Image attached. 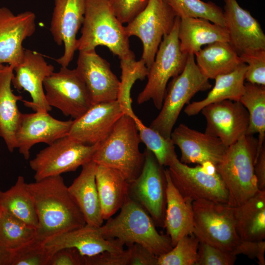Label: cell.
Masks as SVG:
<instances>
[{
    "mask_svg": "<svg viewBox=\"0 0 265 265\" xmlns=\"http://www.w3.org/2000/svg\"><path fill=\"white\" fill-rule=\"evenodd\" d=\"M38 218L35 238L42 242L86 223L61 175L26 183Z\"/></svg>",
    "mask_w": 265,
    "mask_h": 265,
    "instance_id": "cell-1",
    "label": "cell"
},
{
    "mask_svg": "<svg viewBox=\"0 0 265 265\" xmlns=\"http://www.w3.org/2000/svg\"><path fill=\"white\" fill-rule=\"evenodd\" d=\"M120 213L100 227L103 236L117 238L128 246L139 244L159 257L173 247L168 235L157 230L151 216L136 201L128 196Z\"/></svg>",
    "mask_w": 265,
    "mask_h": 265,
    "instance_id": "cell-2",
    "label": "cell"
},
{
    "mask_svg": "<svg viewBox=\"0 0 265 265\" xmlns=\"http://www.w3.org/2000/svg\"><path fill=\"white\" fill-rule=\"evenodd\" d=\"M107 47L120 59L135 58L130 49L129 37L125 26L117 19L109 0H85L84 19L77 50Z\"/></svg>",
    "mask_w": 265,
    "mask_h": 265,
    "instance_id": "cell-3",
    "label": "cell"
},
{
    "mask_svg": "<svg viewBox=\"0 0 265 265\" xmlns=\"http://www.w3.org/2000/svg\"><path fill=\"white\" fill-rule=\"evenodd\" d=\"M140 142L134 120L124 114L98 144L92 160L117 170L130 183L138 177L144 165L145 155L139 150Z\"/></svg>",
    "mask_w": 265,
    "mask_h": 265,
    "instance_id": "cell-4",
    "label": "cell"
},
{
    "mask_svg": "<svg viewBox=\"0 0 265 265\" xmlns=\"http://www.w3.org/2000/svg\"><path fill=\"white\" fill-rule=\"evenodd\" d=\"M257 144L253 135L242 136L228 147L216 166L227 188L231 207L240 205L259 190L254 170Z\"/></svg>",
    "mask_w": 265,
    "mask_h": 265,
    "instance_id": "cell-5",
    "label": "cell"
},
{
    "mask_svg": "<svg viewBox=\"0 0 265 265\" xmlns=\"http://www.w3.org/2000/svg\"><path fill=\"white\" fill-rule=\"evenodd\" d=\"M212 87L209 79L197 66L193 54H188L183 71L172 78L166 87L160 111L150 127L166 139H170L173 127L186 104L198 92Z\"/></svg>",
    "mask_w": 265,
    "mask_h": 265,
    "instance_id": "cell-6",
    "label": "cell"
},
{
    "mask_svg": "<svg viewBox=\"0 0 265 265\" xmlns=\"http://www.w3.org/2000/svg\"><path fill=\"white\" fill-rule=\"evenodd\" d=\"M180 22V18L177 16L172 30L163 37L149 69L147 82L138 95V104L152 100L156 108L160 110L169 80L179 75L184 69L188 54L180 49L178 36Z\"/></svg>",
    "mask_w": 265,
    "mask_h": 265,
    "instance_id": "cell-7",
    "label": "cell"
},
{
    "mask_svg": "<svg viewBox=\"0 0 265 265\" xmlns=\"http://www.w3.org/2000/svg\"><path fill=\"white\" fill-rule=\"evenodd\" d=\"M166 166L173 184L184 197L192 201L206 199L228 204L227 188L215 166L211 162L189 166L178 159L174 150Z\"/></svg>",
    "mask_w": 265,
    "mask_h": 265,
    "instance_id": "cell-8",
    "label": "cell"
},
{
    "mask_svg": "<svg viewBox=\"0 0 265 265\" xmlns=\"http://www.w3.org/2000/svg\"><path fill=\"white\" fill-rule=\"evenodd\" d=\"M192 208L193 234L201 241L235 255L241 240L236 229L233 207L228 204L198 199L192 202Z\"/></svg>",
    "mask_w": 265,
    "mask_h": 265,
    "instance_id": "cell-9",
    "label": "cell"
},
{
    "mask_svg": "<svg viewBox=\"0 0 265 265\" xmlns=\"http://www.w3.org/2000/svg\"><path fill=\"white\" fill-rule=\"evenodd\" d=\"M98 145H85L68 135L56 140L29 161L35 180L76 171L92 160Z\"/></svg>",
    "mask_w": 265,
    "mask_h": 265,
    "instance_id": "cell-10",
    "label": "cell"
},
{
    "mask_svg": "<svg viewBox=\"0 0 265 265\" xmlns=\"http://www.w3.org/2000/svg\"><path fill=\"white\" fill-rule=\"evenodd\" d=\"M176 17L165 0H150L146 8L125 26L129 37L136 36L141 41V59L148 69L163 37L172 30Z\"/></svg>",
    "mask_w": 265,
    "mask_h": 265,
    "instance_id": "cell-11",
    "label": "cell"
},
{
    "mask_svg": "<svg viewBox=\"0 0 265 265\" xmlns=\"http://www.w3.org/2000/svg\"><path fill=\"white\" fill-rule=\"evenodd\" d=\"M138 177L129 184V196L149 213L155 224L164 226L166 181L165 169L147 149Z\"/></svg>",
    "mask_w": 265,
    "mask_h": 265,
    "instance_id": "cell-12",
    "label": "cell"
},
{
    "mask_svg": "<svg viewBox=\"0 0 265 265\" xmlns=\"http://www.w3.org/2000/svg\"><path fill=\"white\" fill-rule=\"evenodd\" d=\"M43 86L48 104L74 119L92 105L86 87L76 69L61 67L44 80Z\"/></svg>",
    "mask_w": 265,
    "mask_h": 265,
    "instance_id": "cell-13",
    "label": "cell"
},
{
    "mask_svg": "<svg viewBox=\"0 0 265 265\" xmlns=\"http://www.w3.org/2000/svg\"><path fill=\"white\" fill-rule=\"evenodd\" d=\"M76 70L86 87L92 105L117 100L120 80L109 63L95 50L79 51Z\"/></svg>",
    "mask_w": 265,
    "mask_h": 265,
    "instance_id": "cell-14",
    "label": "cell"
},
{
    "mask_svg": "<svg viewBox=\"0 0 265 265\" xmlns=\"http://www.w3.org/2000/svg\"><path fill=\"white\" fill-rule=\"evenodd\" d=\"M54 70L53 66L49 64L42 54L28 49H25L22 60L14 68L15 74L12 84L18 90L23 89L29 93L32 101H22L34 112L52 110L46 99L43 83Z\"/></svg>",
    "mask_w": 265,
    "mask_h": 265,
    "instance_id": "cell-15",
    "label": "cell"
},
{
    "mask_svg": "<svg viewBox=\"0 0 265 265\" xmlns=\"http://www.w3.org/2000/svg\"><path fill=\"white\" fill-rule=\"evenodd\" d=\"M50 30L54 42L64 45L63 55L55 59L61 67H68L77 50V35L82 26L85 0H54Z\"/></svg>",
    "mask_w": 265,
    "mask_h": 265,
    "instance_id": "cell-16",
    "label": "cell"
},
{
    "mask_svg": "<svg viewBox=\"0 0 265 265\" xmlns=\"http://www.w3.org/2000/svg\"><path fill=\"white\" fill-rule=\"evenodd\" d=\"M73 121L56 119L47 111L22 113L16 133V148L27 160L34 145L39 143L50 145L68 135Z\"/></svg>",
    "mask_w": 265,
    "mask_h": 265,
    "instance_id": "cell-17",
    "label": "cell"
},
{
    "mask_svg": "<svg viewBox=\"0 0 265 265\" xmlns=\"http://www.w3.org/2000/svg\"><path fill=\"white\" fill-rule=\"evenodd\" d=\"M205 117V132L218 138L227 147L246 135L249 115L239 101L224 100L205 106L200 111Z\"/></svg>",
    "mask_w": 265,
    "mask_h": 265,
    "instance_id": "cell-18",
    "label": "cell"
},
{
    "mask_svg": "<svg viewBox=\"0 0 265 265\" xmlns=\"http://www.w3.org/2000/svg\"><path fill=\"white\" fill-rule=\"evenodd\" d=\"M124 114L117 100L93 104L73 120L68 136L85 145L99 144L107 136Z\"/></svg>",
    "mask_w": 265,
    "mask_h": 265,
    "instance_id": "cell-19",
    "label": "cell"
},
{
    "mask_svg": "<svg viewBox=\"0 0 265 265\" xmlns=\"http://www.w3.org/2000/svg\"><path fill=\"white\" fill-rule=\"evenodd\" d=\"M36 16L29 11L14 14L6 7H0V63L16 67L25 51L23 41L36 29Z\"/></svg>",
    "mask_w": 265,
    "mask_h": 265,
    "instance_id": "cell-20",
    "label": "cell"
},
{
    "mask_svg": "<svg viewBox=\"0 0 265 265\" xmlns=\"http://www.w3.org/2000/svg\"><path fill=\"white\" fill-rule=\"evenodd\" d=\"M170 139L180 150V160L186 164H202L209 162L216 167L228 148L218 138L182 123L173 130Z\"/></svg>",
    "mask_w": 265,
    "mask_h": 265,
    "instance_id": "cell-21",
    "label": "cell"
},
{
    "mask_svg": "<svg viewBox=\"0 0 265 265\" xmlns=\"http://www.w3.org/2000/svg\"><path fill=\"white\" fill-rule=\"evenodd\" d=\"M223 0L229 43L238 55L247 52L265 50V34L258 21L237 0Z\"/></svg>",
    "mask_w": 265,
    "mask_h": 265,
    "instance_id": "cell-22",
    "label": "cell"
},
{
    "mask_svg": "<svg viewBox=\"0 0 265 265\" xmlns=\"http://www.w3.org/2000/svg\"><path fill=\"white\" fill-rule=\"evenodd\" d=\"M100 227L85 224L81 227L50 238L43 244L52 255L65 248H75L85 257L105 252H115L124 250V244L122 242L117 238H105Z\"/></svg>",
    "mask_w": 265,
    "mask_h": 265,
    "instance_id": "cell-23",
    "label": "cell"
},
{
    "mask_svg": "<svg viewBox=\"0 0 265 265\" xmlns=\"http://www.w3.org/2000/svg\"><path fill=\"white\" fill-rule=\"evenodd\" d=\"M165 174L166 187L164 227L174 246L182 238L193 234V201L184 197L174 186L167 168L165 169Z\"/></svg>",
    "mask_w": 265,
    "mask_h": 265,
    "instance_id": "cell-24",
    "label": "cell"
},
{
    "mask_svg": "<svg viewBox=\"0 0 265 265\" xmlns=\"http://www.w3.org/2000/svg\"><path fill=\"white\" fill-rule=\"evenodd\" d=\"M96 166L92 160L83 164L80 174L68 189L81 211L86 224L100 227L104 219L96 183Z\"/></svg>",
    "mask_w": 265,
    "mask_h": 265,
    "instance_id": "cell-25",
    "label": "cell"
},
{
    "mask_svg": "<svg viewBox=\"0 0 265 265\" xmlns=\"http://www.w3.org/2000/svg\"><path fill=\"white\" fill-rule=\"evenodd\" d=\"M181 51L195 54L204 45L216 42H228L225 27L200 18H180L179 33Z\"/></svg>",
    "mask_w": 265,
    "mask_h": 265,
    "instance_id": "cell-26",
    "label": "cell"
},
{
    "mask_svg": "<svg viewBox=\"0 0 265 265\" xmlns=\"http://www.w3.org/2000/svg\"><path fill=\"white\" fill-rule=\"evenodd\" d=\"M14 74V68L9 65L0 72V137L10 152L17 148L16 133L22 114L17 102L23 97L14 94L11 88Z\"/></svg>",
    "mask_w": 265,
    "mask_h": 265,
    "instance_id": "cell-27",
    "label": "cell"
},
{
    "mask_svg": "<svg viewBox=\"0 0 265 265\" xmlns=\"http://www.w3.org/2000/svg\"><path fill=\"white\" fill-rule=\"evenodd\" d=\"M95 180L103 219L112 216L129 196V183L117 170L97 165Z\"/></svg>",
    "mask_w": 265,
    "mask_h": 265,
    "instance_id": "cell-28",
    "label": "cell"
},
{
    "mask_svg": "<svg viewBox=\"0 0 265 265\" xmlns=\"http://www.w3.org/2000/svg\"><path fill=\"white\" fill-rule=\"evenodd\" d=\"M233 207L236 229L240 240H264L265 190L259 189L243 203Z\"/></svg>",
    "mask_w": 265,
    "mask_h": 265,
    "instance_id": "cell-29",
    "label": "cell"
},
{
    "mask_svg": "<svg viewBox=\"0 0 265 265\" xmlns=\"http://www.w3.org/2000/svg\"><path fill=\"white\" fill-rule=\"evenodd\" d=\"M246 70V64L242 62L232 72L216 76L214 85L207 97L188 104L185 108V113L188 116H193L212 104L227 100L239 101L244 91Z\"/></svg>",
    "mask_w": 265,
    "mask_h": 265,
    "instance_id": "cell-30",
    "label": "cell"
},
{
    "mask_svg": "<svg viewBox=\"0 0 265 265\" xmlns=\"http://www.w3.org/2000/svg\"><path fill=\"white\" fill-rule=\"evenodd\" d=\"M195 56L197 66L209 79L230 73L242 62L228 42H216L206 45Z\"/></svg>",
    "mask_w": 265,
    "mask_h": 265,
    "instance_id": "cell-31",
    "label": "cell"
},
{
    "mask_svg": "<svg viewBox=\"0 0 265 265\" xmlns=\"http://www.w3.org/2000/svg\"><path fill=\"white\" fill-rule=\"evenodd\" d=\"M1 210L12 216L36 228L38 218L34 204L24 178L19 176L6 191L0 190Z\"/></svg>",
    "mask_w": 265,
    "mask_h": 265,
    "instance_id": "cell-32",
    "label": "cell"
},
{
    "mask_svg": "<svg viewBox=\"0 0 265 265\" xmlns=\"http://www.w3.org/2000/svg\"><path fill=\"white\" fill-rule=\"evenodd\" d=\"M239 102L246 108L249 115L246 135L258 134V153L265 145V86L245 83L244 91Z\"/></svg>",
    "mask_w": 265,
    "mask_h": 265,
    "instance_id": "cell-33",
    "label": "cell"
},
{
    "mask_svg": "<svg viewBox=\"0 0 265 265\" xmlns=\"http://www.w3.org/2000/svg\"><path fill=\"white\" fill-rule=\"evenodd\" d=\"M158 258L143 246L134 243L120 252L85 256V265H157Z\"/></svg>",
    "mask_w": 265,
    "mask_h": 265,
    "instance_id": "cell-34",
    "label": "cell"
},
{
    "mask_svg": "<svg viewBox=\"0 0 265 265\" xmlns=\"http://www.w3.org/2000/svg\"><path fill=\"white\" fill-rule=\"evenodd\" d=\"M120 60L121 76L117 101L124 113L133 119L136 115L132 106L131 90L137 80H143L147 77L149 69L141 58L138 61L135 58Z\"/></svg>",
    "mask_w": 265,
    "mask_h": 265,
    "instance_id": "cell-35",
    "label": "cell"
},
{
    "mask_svg": "<svg viewBox=\"0 0 265 265\" xmlns=\"http://www.w3.org/2000/svg\"><path fill=\"white\" fill-rule=\"evenodd\" d=\"M36 228L2 211L0 212V245L11 252L36 238Z\"/></svg>",
    "mask_w": 265,
    "mask_h": 265,
    "instance_id": "cell-36",
    "label": "cell"
},
{
    "mask_svg": "<svg viewBox=\"0 0 265 265\" xmlns=\"http://www.w3.org/2000/svg\"><path fill=\"white\" fill-rule=\"evenodd\" d=\"M180 18H200L225 27L223 9L212 1L202 0H165Z\"/></svg>",
    "mask_w": 265,
    "mask_h": 265,
    "instance_id": "cell-37",
    "label": "cell"
},
{
    "mask_svg": "<svg viewBox=\"0 0 265 265\" xmlns=\"http://www.w3.org/2000/svg\"><path fill=\"white\" fill-rule=\"evenodd\" d=\"M199 242L194 234L184 236L171 250L158 257L157 265H195Z\"/></svg>",
    "mask_w": 265,
    "mask_h": 265,
    "instance_id": "cell-38",
    "label": "cell"
},
{
    "mask_svg": "<svg viewBox=\"0 0 265 265\" xmlns=\"http://www.w3.org/2000/svg\"><path fill=\"white\" fill-rule=\"evenodd\" d=\"M133 119L141 142L154 155L160 164L166 166L169 156L175 150L171 139L165 138L156 130L146 126L137 116Z\"/></svg>",
    "mask_w": 265,
    "mask_h": 265,
    "instance_id": "cell-39",
    "label": "cell"
},
{
    "mask_svg": "<svg viewBox=\"0 0 265 265\" xmlns=\"http://www.w3.org/2000/svg\"><path fill=\"white\" fill-rule=\"evenodd\" d=\"M52 255L43 242L35 238L11 252L10 265H47Z\"/></svg>",
    "mask_w": 265,
    "mask_h": 265,
    "instance_id": "cell-40",
    "label": "cell"
},
{
    "mask_svg": "<svg viewBox=\"0 0 265 265\" xmlns=\"http://www.w3.org/2000/svg\"><path fill=\"white\" fill-rule=\"evenodd\" d=\"M246 64L245 80L247 82L265 86V50H255L239 55Z\"/></svg>",
    "mask_w": 265,
    "mask_h": 265,
    "instance_id": "cell-41",
    "label": "cell"
},
{
    "mask_svg": "<svg viewBox=\"0 0 265 265\" xmlns=\"http://www.w3.org/2000/svg\"><path fill=\"white\" fill-rule=\"evenodd\" d=\"M237 256L200 240L195 265H233Z\"/></svg>",
    "mask_w": 265,
    "mask_h": 265,
    "instance_id": "cell-42",
    "label": "cell"
},
{
    "mask_svg": "<svg viewBox=\"0 0 265 265\" xmlns=\"http://www.w3.org/2000/svg\"><path fill=\"white\" fill-rule=\"evenodd\" d=\"M114 14L123 24H128L140 13L150 0H109Z\"/></svg>",
    "mask_w": 265,
    "mask_h": 265,
    "instance_id": "cell-43",
    "label": "cell"
},
{
    "mask_svg": "<svg viewBox=\"0 0 265 265\" xmlns=\"http://www.w3.org/2000/svg\"><path fill=\"white\" fill-rule=\"evenodd\" d=\"M85 256L76 249L65 248L53 253L47 265H85Z\"/></svg>",
    "mask_w": 265,
    "mask_h": 265,
    "instance_id": "cell-44",
    "label": "cell"
},
{
    "mask_svg": "<svg viewBox=\"0 0 265 265\" xmlns=\"http://www.w3.org/2000/svg\"><path fill=\"white\" fill-rule=\"evenodd\" d=\"M265 241L241 240L234 253L237 256L243 254L251 259H257L260 265H265Z\"/></svg>",
    "mask_w": 265,
    "mask_h": 265,
    "instance_id": "cell-45",
    "label": "cell"
},
{
    "mask_svg": "<svg viewBox=\"0 0 265 265\" xmlns=\"http://www.w3.org/2000/svg\"><path fill=\"white\" fill-rule=\"evenodd\" d=\"M254 170L258 189L265 190V145L256 153Z\"/></svg>",
    "mask_w": 265,
    "mask_h": 265,
    "instance_id": "cell-46",
    "label": "cell"
},
{
    "mask_svg": "<svg viewBox=\"0 0 265 265\" xmlns=\"http://www.w3.org/2000/svg\"><path fill=\"white\" fill-rule=\"evenodd\" d=\"M11 252L0 245V265H10Z\"/></svg>",
    "mask_w": 265,
    "mask_h": 265,
    "instance_id": "cell-47",
    "label": "cell"
},
{
    "mask_svg": "<svg viewBox=\"0 0 265 265\" xmlns=\"http://www.w3.org/2000/svg\"><path fill=\"white\" fill-rule=\"evenodd\" d=\"M5 65H3L2 64L0 63V72L3 69Z\"/></svg>",
    "mask_w": 265,
    "mask_h": 265,
    "instance_id": "cell-48",
    "label": "cell"
},
{
    "mask_svg": "<svg viewBox=\"0 0 265 265\" xmlns=\"http://www.w3.org/2000/svg\"><path fill=\"white\" fill-rule=\"evenodd\" d=\"M1 212V208H0V212Z\"/></svg>",
    "mask_w": 265,
    "mask_h": 265,
    "instance_id": "cell-49",
    "label": "cell"
}]
</instances>
